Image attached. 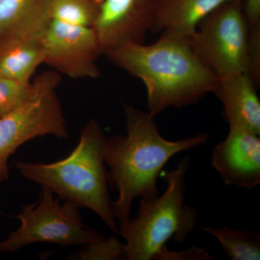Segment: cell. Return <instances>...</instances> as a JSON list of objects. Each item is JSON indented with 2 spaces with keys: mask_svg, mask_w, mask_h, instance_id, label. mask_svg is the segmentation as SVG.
<instances>
[{
  "mask_svg": "<svg viewBox=\"0 0 260 260\" xmlns=\"http://www.w3.org/2000/svg\"><path fill=\"white\" fill-rule=\"evenodd\" d=\"M111 62L144 83L148 112L158 115L213 93L218 78L195 51L191 37L162 30L149 45L128 44L104 53Z\"/></svg>",
  "mask_w": 260,
  "mask_h": 260,
  "instance_id": "cell-1",
  "label": "cell"
},
{
  "mask_svg": "<svg viewBox=\"0 0 260 260\" xmlns=\"http://www.w3.org/2000/svg\"><path fill=\"white\" fill-rule=\"evenodd\" d=\"M124 109L126 135L107 138L104 152L108 182L118 192L112 209L119 227L131 219L136 198L153 200L158 196L157 179L171 158L202 146L209 139L204 133L174 141L166 139L159 133L155 116L131 105H124Z\"/></svg>",
  "mask_w": 260,
  "mask_h": 260,
  "instance_id": "cell-2",
  "label": "cell"
},
{
  "mask_svg": "<svg viewBox=\"0 0 260 260\" xmlns=\"http://www.w3.org/2000/svg\"><path fill=\"white\" fill-rule=\"evenodd\" d=\"M107 139L100 124L90 119L66 158L51 164L15 161V166L24 177L50 189L63 201L92 210L117 234L104 160Z\"/></svg>",
  "mask_w": 260,
  "mask_h": 260,
  "instance_id": "cell-3",
  "label": "cell"
},
{
  "mask_svg": "<svg viewBox=\"0 0 260 260\" xmlns=\"http://www.w3.org/2000/svg\"><path fill=\"white\" fill-rule=\"evenodd\" d=\"M190 158L184 157L166 174L167 189L153 200L140 199L138 215L117 234L125 239L126 259H157L167 242L182 243L190 235L198 214L185 203V180Z\"/></svg>",
  "mask_w": 260,
  "mask_h": 260,
  "instance_id": "cell-4",
  "label": "cell"
},
{
  "mask_svg": "<svg viewBox=\"0 0 260 260\" xmlns=\"http://www.w3.org/2000/svg\"><path fill=\"white\" fill-rule=\"evenodd\" d=\"M60 83L57 72H44L32 80L30 96L0 116V181L8 180L10 156L29 140L47 135L68 138L66 119L57 95Z\"/></svg>",
  "mask_w": 260,
  "mask_h": 260,
  "instance_id": "cell-5",
  "label": "cell"
},
{
  "mask_svg": "<svg viewBox=\"0 0 260 260\" xmlns=\"http://www.w3.org/2000/svg\"><path fill=\"white\" fill-rule=\"evenodd\" d=\"M53 194L42 186L39 200L24 205L15 216L20 225L0 242V254L15 252L34 243H52L67 247L84 246L105 237L83 223L79 208L68 202L61 203Z\"/></svg>",
  "mask_w": 260,
  "mask_h": 260,
  "instance_id": "cell-6",
  "label": "cell"
},
{
  "mask_svg": "<svg viewBox=\"0 0 260 260\" xmlns=\"http://www.w3.org/2000/svg\"><path fill=\"white\" fill-rule=\"evenodd\" d=\"M249 26L243 2L225 3L203 19L191 34L197 54L217 78L248 73Z\"/></svg>",
  "mask_w": 260,
  "mask_h": 260,
  "instance_id": "cell-7",
  "label": "cell"
},
{
  "mask_svg": "<svg viewBox=\"0 0 260 260\" xmlns=\"http://www.w3.org/2000/svg\"><path fill=\"white\" fill-rule=\"evenodd\" d=\"M44 64L73 79L100 76L98 58L102 54L93 28L51 20L42 39Z\"/></svg>",
  "mask_w": 260,
  "mask_h": 260,
  "instance_id": "cell-8",
  "label": "cell"
},
{
  "mask_svg": "<svg viewBox=\"0 0 260 260\" xmlns=\"http://www.w3.org/2000/svg\"><path fill=\"white\" fill-rule=\"evenodd\" d=\"M160 0H102L93 28L102 54L128 44L144 43Z\"/></svg>",
  "mask_w": 260,
  "mask_h": 260,
  "instance_id": "cell-9",
  "label": "cell"
},
{
  "mask_svg": "<svg viewBox=\"0 0 260 260\" xmlns=\"http://www.w3.org/2000/svg\"><path fill=\"white\" fill-rule=\"evenodd\" d=\"M211 164L227 185L250 189L260 184V138L254 132L229 126L227 136L215 145Z\"/></svg>",
  "mask_w": 260,
  "mask_h": 260,
  "instance_id": "cell-10",
  "label": "cell"
},
{
  "mask_svg": "<svg viewBox=\"0 0 260 260\" xmlns=\"http://www.w3.org/2000/svg\"><path fill=\"white\" fill-rule=\"evenodd\" d=\"M256 85L248 73L218 78L213 93L223 107L229 125L242 126L260 135V102Z\"/></svg>",
  "mask_w": 260,
  "mask_h": 260,
  "instance_id": "cell-11",
  "label": "cell"
},
{
  "mask_svg": "<svg viewBox=\"0 0 260 260\" xmlns=\"http://www.w3.org/2000/svg\"><path fill=\"white\" fill-rule=\"evenodd\" d=\"M51 0H0V39L42 40L51 22Z\"/></svg>",
  "mask_w": 260,
  "mask_h": 260,
  "instance_id": "cell-12",
  "label": "cell"
},
{
  "mask_svg": "<svg viewBox=\"0 0 260 260\" xmlns=\"http://www.w3.org/2000/svg\"><path fill=\"white\" fill-rule=\"evenodd\" d=\"M244 0H160L151 31L191 37L200 22L225 3Z\"/></svg>",
  "mask_w": 260,
  "mask_h": 260,
  "instance_id": "cell-13",
  "label": "cell"
},
{
  "mask_svg": "<svg viewBox=\"0 0 260 260\" xmlns=\"http://www.w3.org/2000/svg\"><path fill=\"white\" fill-rule=\"evenodd\" d=\"M44 60L42 40L0 39V75L30 82Z\"/></svg>",
  "mask_w": 260,
  "mask_h": 260,
  "instance_id": "cell-14",
  "label": "cell"
},
{
  "mask_svg": "<svg viewBox=\"0 0 260 260\" xmlns=\"http://www.w3.org/2000/svg\"><path fill=\"white\" fill-rule=\"evenodd\" d=\"M200 229L215 237L224 252L232 260H259L260 237L252 230H240L223 227L201 226Z\"/></svg>",
  "mask_w": 260,
  "mask_h": 260,
  "instance_id": "cell-15",
  "label": "cell"
},
{
  "mask_svg": "<svg viewBox=\"0 0 260 260\" xmlns=\"http://www.w3.org/2000/svg\"><path fill=\"white\" fill-rule=\"evenodd\" d=\"M102 3V0H51V20L93 28Z\"/></svg>",
  "mask_w": 260,
  "mask_h": 260,
  "instance_id": "cell-16",
  "label": "cell"
},
{
  "mask_svg": "<svg viewBox=\"0 0 260 260\" xmlns=\"http://www.w3.org/2000/svg\"><path fill=\"white\" fill-rule=\"evenodd\" d=\"M82 246L83 248L72 256V259H126L124 244L114 237H104Z\"/></svg>",
  "mask_w": 260,
  "mask_h": 260,
  "instance_id": "cell-17",
  "label": "cell"
},
{
  "mask_svg": "<svg viewBox=\"0 0 260 260\" xmlns=\"http://www.w3.org/2000/svg\"><path fill=\"white\" fill-rule=\"evenodd\" d=\"M32 90V81H18L0 75V116L21 105Z\"/></svg>",
  "mask_w": 260,
  "mask_h": 260,
  "instance_id": "cell-18",
  "label": "cell"
},
{
  "mask_svg": "<svg viewBox=\"0 0 260 260\" xmlns=\"http://www.w3.org/2000/svg\"><path fill=\"white\" fill-rule=\"evenodd\" d=\"M212 256L208 251L196 246L180 251L164 249L156 260H210Z\"/></svg>",
  "mask_w": 260,
  "mask_h": 260,
  "instance_id": "cell-19",
  "label": "cell"
},
{
  "mask_svg": "<svg viewBox=\"0 0 260 260\" xmlns=\"http://www.w3.org/2000/svg\"><path fill=\"white\" fill-rule=\"evenodd\" d=\"M243 10L249 30L260 28V0H244Z\"/></svg>",
  "mask_w": 260,
  "mask_h": 260,
  "instance_id": "cell-20",
  "label": "cell"
}]
</instances>
